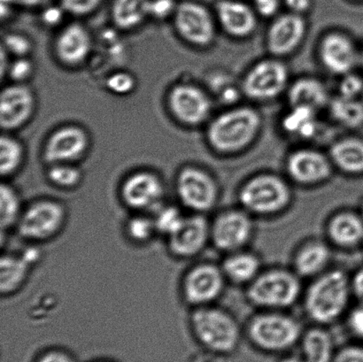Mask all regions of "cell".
<instances>
[{
	"instance_id": "cell-37",
	"label": "cell",
	"mask_w": 363,
	"mask_h": 362,
	"mask_svg": "<svg viewBox=\"0 0 363 362\" xmlns=\"http://www.w3.org/2000/svg\"><path fill=\"white\" fill-rule=\"evenodd\" d=\"M185 215L176 205H163L154 215L156 229L158 234L168 237L179 228L184 222Z\"/></svg>"
},
{
	"instance_id": "cell-54",
	"label": "cell",
	"mask_w": 363,
	"mask_h": 362,
	"mask_svg": "<svg viewBox=\"0 0 363 362\" xmlns=\"http://www.w3.org/2000/svg\"><path fill=\"white\" fill-rule=\"evenodd\" d=\"M362 64H363V53H362Z\"/></svg>"
},
{
	"instance_id": "cell-12",
	"label": "cell",
	"mask_w": 363,
	"mask_h": 362,
	"mask_svg": "<svg viewBox=\"0 0 363 362\" xmlns=\"http://www.w3.org/2000/svg\"><path fill=\"white\" fill-rule=\"evenodd\" d=\"M288 83V70L282 62L267 60L256 64L243 81V91L255 101H269L284 90Z\"/></svg>"
},
{
	"instance_id": "cell-25",
	"label": "cell",
	"mask_w": 363,
	"mask_h": 362,
	"mask_svg": "<svg viewBox=\"0 0 363 362\" xmlns=\"http://www.w3.org/2000/svg\"><path fill=\"white\" fill-rule=\"evenodd\" d=\"M217 16L228 33L233 37H247L255 30L254 11L238 0H220L216 6Z\"/></svg>"
},
{
	"instance_id": "cell-18",
	"label": "cell",
	"mask_w": 363,
	"mask_h": 362,
	"mask_svg": "<svg viewBox=\"0 0 363 362\" xmlns=\"http://www.w3.org/2000/svg\"><path fill=\"white\" fill-rule=\"evenodd\" d=\"M35 108L34 95L23 84L3 89L0 96V125L5 130H16L30 118Z\"/></svg>"
},
{
	"instance_id": "cell-14",
	"label": "cell",
	"mask_w": 363,
	"mask_h": 362,
	"mask_svg": "<svg viewBox=\"0 0 363 362\" xmlns=\"http://www.w3.org/2000/svg\"><path fill=\"white\" fill-rule=\"evenodd\" d=\"M177 32L192 45L211 44L216 35L215 24L208 10L201 4L184 1L179 4L174 14Z\"/></svg>"
},
{
	"instance_id": "cell-15",
	"label": "cell",
	"mask_w": 363,
	"mask_h": 362,
	"mask_svg": "<svg viewBox=\"0 0 363 362\" xmlns=\"http://www.w3.org/2000/svg\"><path fill=\"white\" fill-rule=\"evenodd\" d=\"M168 102L172 115L186 125L195 126L205 122L211 111L208 95L192 84L176 85L169 92Z\"/></svg>"
},
{
	"instance_id": "cell-45",
	"label": "cell",
	"mask_w": 363,
	"mask_h": 362,
	"mask_svg": "<svg viewBox=\"0 0 363 362\" xmlns=\"http://www.w3.org/2000/svg\"><path fill=\"white\" fill-rule=\"evenodd\" d=\"M333 362H363V346H348L335 353Z\"/></svg>"
},
{
	"instance_id": "cell-34",
	"label": "cell",
	"mask_w": 363,
	"mask_h": 362,
	"mask_svg": "<svg viewBox=\"0 0 363 362\" xmlns=\"http://www.w3.org/2000/svg\"><path fill=\"white\" fill-rule=\"evenodd\" d=\"M24 151L20 142L3 135L0 140V173L3 177L13 175L23 161Z\"/></svg>"
},
{
	"instance_id": "cell-19",
	"label": "cell",
	"mask_w": 363,
	"mask_h": 362,
	"mask_svg": "<svg viewBox=\"0 0 363 362\" xmlns=\"http://www.w3.org/2000/svg\"><path fill=\"white\" fill-rule=\"evenodd\" d=\"M306 32V23L300 14L281 16L270 26L267 44L275 55H286L301 44Z\"/></svg>"
},
{
	"instance_id": "cell-44",
	"label": "cell",
	"mask_w": 363,
	"mask_h": 362,
	"mask_svg": "<svg viewBox=\"0 0 363 362\" xmlns=\"http://www.w3.org/2000/svg\"><path fill=\"white\" fill-rule=\"evenodd\" d=\"M347 328L352 334L363 339V302L358 304L347 313Z\"/></svg>"
},
{
	"instance_id": "cell-28",
	"label": "cell",
	"mask_w": 363,
	"mask_h": 362,
	"mask_svg": "<svg viewBox=\"0 0 363 362\" xmlns=\"http://www.w3.org/2000/svg\"><path fill=\"white\" fill-rule=\"evenodd\" d=\"M330 159L341 171L348 175H363V141L346 138L330 148Z\"/></svg>"
},
{
	"instance_id": "cell-53",
	"label": "cell",
	"mask_w": 363,
	"mask_h": 362,
	"mask_svg": "<svg viewBox=\"0 0 363 362\" xmlns=\"http://www.w3.org/2000/svg\"><path fill=\"white\" fill-rule=\"evenodd\" d=\"M359 213H360V214L362 215V216L363 217V198L361 201L360 208H359Z\"/></svg>"
},
{
	"instance_id": "cell-32",
	"label": "cell",
	"mask_w": 363,
	"mask_h": 362,
	"mask_svg": "<svg viewBox=\"0 0 363 362\" xmlns=\"http://www.w3.org/2000/svg\"><path fill=\"white\" fill-rule=\"evenodd\" d=\"M330 115L336 122L347 128H358L363 124V102L360 98L339 95L330 102Z\"/></svg>"
},
{
	"instance_id": "cell-24",
	"label": "cell",
	"mask_w": 363,
	"mask_h": 362,
	"mask_svg": "<svg viewBox=\"0 0 363 362\" xmlns=\"http://www.w3.org/2000/svg\"><path fill=\"white\" fill-rule=\"evenodd\" d=\"M320 56L330 72L339 74L350 73L358 57L354 43L340 33L329 34L323 38Z\"/></svg>"
},
{
	"instance_id": "cell-27",
	"label": "cell",
	"mask_w": 363,
	"mask_h": 362,
	"mask_svg": "<svg viewBox=\"0 0 363 362\" xmlns=\"http://www.w3.org/2000/svg\"><path fill=\"white\" fill-rule=\"evenodd\" d=\"M328 92L321 81L304 77L294 81L288 92L291 106H305L318 111L328 103Z\"/></svg>"
},
{
	"instance_id": "cell-30",
	"label": "cell",
	"mask_w": 363,
	"mask_h": 362,
	"mask_svg": "<svg viewBox=\"0 0 363 362\" xmlns=\"http://www.w3.org/2000/svg\"><path fill=\"white\" fill-rule=\"evenodd\" d=\"M150 0H113L111 16L121 30H133L149 16Z\"/></svg>"
},
{
	"instance_id": "cell-39",
	"label": "cell",
	"mask_w": 363,
	"mask_h": 362,
	"mask_svg": "<svg viewBox=\"0 0 363 362\" xmlns=\"http://www.w3.org/2000/svg\"><path fill=\"white\" fill-rule=\"evenodd\" d=\"M106 86L113 94L125 95L130 94L136 86L135 78L130 74L124 72H116L109 77L106 81Z\"/></svg>"
},
{
	"instance_id": "cell-8",
	"label": "cell",
	"mask_w": 363,
	"mask_h": 362,
	"mask_svg": "<svg viewBox=\"0 0 363 362\" xmlns=\"http://www.w3.org/2000/svg\"><path fill=\"white\" fill-rule=\"evenodd\" d=\"M176 193L182 205L194 214L204 215L216 207L219 188L208 172L185 166L176 179Z\"/></svg>"
},
{
	"instance_id": "cell-7",
	"label": "cell",
	"mask_w": 363,
	"mask_h": 362,
	"mask_svg": "<svg viewBox=\"0 0 363 362\" xmlns=\"http://www.w3.org/2000/svg\"><path fill=\"white\" fill-rule=\"evenodd\" d=\"M67 213L62 202L38 198L23 208L16 229L21 239L45 243L55 239L66 225Z\"/></svg>"
},
{
	"instance_id": "cell-51",
	"label": "cell",
	"mask_w": 363,
	"mask_h": 362,
	"mask_svg": "<svg viewBox=\"0 0 363 362\" xmlns=\"http://www.w3.org/2000/svg\"><path fill=\"white\" fill-rule=\"evenodd\" d=\"M51 1L52 0H1V3L6 4V5H17L27 7V9L45 6Z\"/></svg>"
},
{
	"instance_id": "cell-1",
	"label": "cell",
	"mask_w": 363,
	"mask_h": 362,
	"mask_svg": "<svg viewBox=\"0 0 363 362\" xmlns=\"http://www.w3.org/2000/svg\"><path fill=\"white\" fill-rule=\"evenodd\" d=\"M352 296L351 278L347 273L329 268L313 278L306 290L305 313L318 325L333 324L346 313Z\"/></svg>"
},
{
	"instance_id": "cell-23",
	"label": "cell",
	"mask_w": 363,
	"mask_h": 362,
	"mask_svg": "<svg viewBox=\"0 0 363 362\" xmlns=\"http://www.w3.org/2000/svg\"><path fill=\"white\" fill-rule=\"evenodd\" d=\"M332 249L321 239L306 241L295 251L293 269L301 278H315L328 271Z\"/></svg>"
},
{
	"instance_id": "cell-16",
	"label": "cell",
	"mask_w": 363,
	"mask_h": 362,
	"mask_svg": "<svg viewBox=\"0 0 363 362\" xmlns=\"http://www.w3.org/2000/svg\"><path fill=\"white\" fill-rule=\"evenodd\" d=\"M88 145V135L82 128L62 127L46 141L43 157L49 165L73 163L84 155Z\"/></svg>"
},
{
	"instance_id": "cell-17",
	"label": "cell",
	"mask_w": 363,
	"mask_h": 362,
	"mask_svg": "<svg viewBox=\"0 0 363 362\" xmlns=\"http://www.w3.org/2000/svg\"><path fill=\"white\" fill-rule=\"evenodd\" d=\"M288 175L294 182L303 186H314L325 182L332 176L330 159L318 151L298 150L287 159Z\"/></svg>"
},
{
	"instance_id": "cell-46",
	"label": "cell",
	"mask_w": 363,
	"mask_h": 362,
	"mask_svg": "<svg viewBox=\"0 0 363 362\" xmlns=\"http://www.w3.org/2000/svg\"><path fill=\"white\" fill-rule=\"evenodd\" d=\"M255 10L264 17L274 16L279 9V0H254Z\"/></svg>"
},
{
	"instance_id": "cell-43",
	"label": "cell",
	"mask_w": 363,
	"mask_h": 362,
	"mask_svg": "<svg viewBox=\"0 0 363 362\" xmlns=\"http://www.w3.org/2000/svg\"><path fill=\"white\" fill-rule=\"evenodd\" d=\"M177 7L175 0H150L149 16L157 20H165L175 14Z\"/></svg>"
},
{
	"instance_id": "cell-29",
	"label": "cell",
	"mask_w": 363,
	"mask_h": 362,
	"mask_svg": "<svg viewBox=\"0 0 363 362\" xmlns=\"http://www.w3.org/2000/svg\"><path fill=\"white\" fill-rule=\"evenodd\" d=\"M303 357L308 362H333L334 342L330 333L318 325L303 332L301 339Z\"/></svg>"
},
{
	"instance_id": "cell-21",
	"label": "cell",
	"mask_w": 363,
	"mask_h": 362,
	"mask_svg": "<svg viewBox=\"0 0 363 362\" xmlns=\"http://www.w3.org/2000/svg\"><path fill=\"white\" fill-rule=\"evenodd\" d=\"M90 33L83 25L72 23L60 32L55 51L57 58L67 66H77L86 60L91 51Z\"/></svg>"
},
{
	"instance_id": "cell-6",
	"label": "cell",
	"mask_w": 363,
	"mask_h": 362,
	"mask_svg": "<svg viewBox=\"0 0 363 362\" xmlns=\"http://www.w3.org/2000/svg\"><path fill=\"white\" fill-rule=\"evenodd\" d=\"M261 118L255 110L238 108L222 113L208 129V140L215 150L234 152L242 150L257 135Z\"/></svg>"
},
{
	"instance_id": "cell-49",
	"label": "cell",
	"mask_w": 363,
	"mask_h": 362,
	"mask_svg": "<svg viewBox=\"0 0 363 362\" xmlns=\"http://www.w3.org/2000/svg\"><path fill=\"white\" fill-rule=\"evenodd\" d=\"M352 293L358 301L363 302V268L358 269L351 278Z\"/></svg>"
},
{
	"instance_id": "cell-26",
	"label": "cell",
	"mask_w": 363,
	"mask_h": 362,
	"mask_svg": "<svg viewBox=\"0 0 363 362\" xmlns=\"http://www.w3.org/2000/svg\"><path fill=\"white\" fill-rule=\"evenodd\" d=\"M220 268L227 281L238 285H250L262 271L261 259L245 249L227 254Z\"/></svg>"
},
{
	"instance_id": "cell-22",
	"label": "cell",
	"mask_w": 363,
	"mask_h": 362,
	"mask_svg": "<svg viewBox=\"0 0 363 362\" xmlns=\"http://www.w3.org/2000/svg\"><path fill=\"white\" fill-rule=\"evenodd\" d=\"M326 234L333 246L354 249L363 244V217L359 211L337 212L327 222Z\"/></svg>"
},
{
	"instance_id": "cell-52",
	"label": "cell",
	"mask_w": 363,
	"mask_h": 362,
	"mask_svg": "<svg viewBox=\"0 0 363 362\" xmlns=\"http://www.w3.org/2000/svg\"><path fill=\"white\" fill-rule=\"evenodd\" d=\"M279 362H308L304 359V357H298L296 356H287L286 358H283Z\"/></svg>"
},
{
	"instance_id": "cell-5",
	"label": "cell",
	"mask_w": 363,
	"mask_h": 362,
	"mask_svg": "<svg viewBox=\"0 0 363 362\" xmlns=\"http://www.w3.org/2000/svg\"><path fill=\"white\" fill-rule=\"evenodd\" d=\"M241 208L252 215L273 216L286 211L293 201L289 184L280 176L262 174L248 179L238 191Z\"/></svg>"
},
{
	"instance_id": "cell-13",
	"label": "cell",
	"mask_w": 363,
	"mask_h": 362,
	"mask_svg": "<svg viewBox=\"0 0 363 362\" xmlns=\"http://www.w3.org/2000/svg\"><path fill=\"white\" fill-rule=\"evenodd\" d=\"M166 239L167 246L173 256L194 258L211 241L210 222L204 215L191 213V215H185L179 228Z\"/></svg>"
},
{
	"instance_id": "cell-41",
	"label": "cell",
	"mask_w": 363,
	"mask_h": 362,
	"mask_svg": "<svg viewBox=\"0 0 363 362\" xmlns=\"http://www.w3.org/2000/svg\"><path fill=\"white\" fill-rule=\"evenodd\" d=\"M32 72H33V65L30 60H28L26 57H23V58H17L11 63L6 73L9 74L11 79L16 81V84H23L30 77Z\"/></svg>"
},
{
	"instance_id": "cell-48",
	"label": "cell",
	"mask_w": 363,
	"mask_h": 362,
	"mask_svg": "<svg viewBox=\"0 0 363 362\" xmlns=\"http://www.w3.org/2000/svg\"><path fill=\"white\" fill-rule=\"evenodd\" d=\"M64 12L65 11L62 9V6H49L43 13V21L49 26L57 25L62 21Z\"/></svg>"
},
{
	"instance_id": "cell-3",
	"label": "cell",
	"mask_w": 363,
	"mask_h": 362,
	"mask_svg": "<svg viewBox=\"0 0 363 362\" xmlns=\"http://www.w3.org/2000/svg\"><path fill=\"white\" fill-rule=\"evenodd\" d=\"M301 279L294 269L274 268L262 271L247 285V300L261 310H286L301 296Z\"/></svg>"
},
{
	"instance_id": "cell-42",
	"label": "cell",
	"mask_w": 363,
	"mask_h": 362,
	"mask_svg": "<svg viewBox=\"0 0 363 362\" xmlns=\"http://www.w3.org/2000/svg\"><path fill=\"white\" fill-rule=\"evenodd\" d=\"M363 91V79L358 74H345L340 84V95L344 97L359 98Z\"/></svg>"
},
{
	"instance_id": "cell-10",
	"label": "cell",
	"mask_w": 363,
	"mask_h": 362,
	"mask_svg": "<svg viewBox=\"0 0 363 362\" xmlns=\"http://www.w3.org/2000/svg\"><path fill=\"white\" fill-rule=\"evenodd\" d=\"M227 279L220 266L213 262H201L185 273L181 292L190 306H209L222 295Z\"/></svg>"
},
{
	"instance_id": "cell-2",
	"label": "cell",
	"mask_w": 363,
	"mask_h": 362,
	"mask_svg": "<svg viewBox=\"0 0 363 362\" xmlns=\"http://www.w3.org/2000/svg\"><path fill=\"white\" fill-rule=\"evenodd\" d=\"M190 326L196 339L210 352L226 356L240 346V326L233 315L222 308L213 305L194 308Z\"/></svg>"
},
{
	"instance_id": "cell-9",
	"label": "cell",
	"mask_w": 363,
	"mask_h": 362,
	"mask_svg": "<svg viewBox=\"0 0 363 362\" xmlns=\"http://www.w3.org/2000/svg\"><path fill=\"white\" fill-rule=\"evenodd\" d=\"M254 234L252 215L243 208L220 212L210 222L211 242L226 254L245 249Z\"/></svg>"
},
{
	"instance_id": "cell-4",
	"label": "cell",
	"mask_w": 363,
	"mask_h": 362,
	"mask_svg": "<svg viewBox=\"0 0 363 362\" xmlns=\"http://www.w3.org/2000/svg\"><path fill=\"white\" fill-rule=\"evenodd\" d=\"M247 333L252 345L268 353H282L301 341V325L284 311L262 310L248 322Z\"/></svg>"
},
{
	"instance_id": "cell-47",
	"label": "cell",
	"mask_w": 363,
	"mask_h": 362,
	"mask_svg": "<svg viewBox=\"0 0 363 362\" xmlns=\"http://www.w3.org/2000/svg\"><path fill=\"white\" fill-rule=\"evenodd\" d=\"M38 362H77V361L64 351L50 350L39 357Z\"/></svg>"
},
{
	"instance_id": "cell-50",
	"label": "cell",
	"mask_w": 363,
	"mask_h": 362,
	"mask_svg": "<svg viewBox=\"0 0 363 362\" xmlns=\"http://www.w3.org/2000/svg\"><path fill=\"white\" fill-rule=\"evenodd\" d=\"M284 3L291 13L300 14V16L307 12L311 6V0H284Z\"/></svg>"
},
{
	"instance_id": "cell-20",
	"label": "cell",
	"mask_w": 363,
	"mask_h": 362,
	"mask_svg": "<svg viewBox=\"0 0 363 362\" xmlns=\"http://www.w3.org/2000/svg\"><path fill=\"white\" fill-rule=\"evenodd\" d=\"M38 251L28 249L23 254H2L0 261V293L11 296L26 283L32 267L37 264Z\"/></svg>"
},
{
	"instance_id": "cell-40",
	"label": "cell",
	"mask_w": 363,
	"mask_h": 362,
	"mask_svg": "<svg viewBox=\"0 0 363 362\" xmlns=\"http://www.w3.org/2000/svg\"><path fill=\"white\" fill-rule=\"evenodd\" d=\"M60 2L66 13L84 16L94 13L101 6L102 0H60Z\"/></svg>"
},
{
	"instance_id": "cell-33",
	"label": "cell",
	"mask_w": 363,
	"mask_h": 362,
	"mask_svg": "<svg viewBox=\"0 0 363 362\" xmlns=\"http://www.w3.org/2000/svg\"><path fill=\"white\" fill-rule=\"evenodd\" d=\"M18 191L9 183L0 186V226L1 232L16 228L23 211Z\"/></svg>"
},
{
	"instance_id": "cell-35",
	"label": "cell",
	"mask_w": 363,
	"mask_h": 362,
	"mask_svg": "<svg viewBox=\"0 0 363 362\" xmlns=\"http://www.w3.org/2000/svg\"><path fill=\"white\" fill-rule=\"evenodd\" d=\"M125 234L130 241L135 244H143L150 242L156 234L154 216L145 213H134L125 225Z\"/></svg>"
},
{
	"instance_id": "cell-11",
	"label": "cell",
	"mask_w": 363,
	"mask_h": 362,
	"mask_svg": "<svg viewBox=\"0 0 363 362\" xmlns=\"http://www.w3.org/2000/svg\"><path fill=\"white\" fill-rule=\"evenodd\" d=\"M119 193L123 204L134 213H155L164 205V183L161 177L147 170L128 176L121 186Z\"/></svg>"
},
{
	"instance_id": "cell-36",
	"label": "cell",
	"mask_w": 363,
	"mask_h": 362,
	"mask_svg": "<svg viewBox=\"0 0 363 362\" xmlns=\"http://www.w3.org/2000/svg\"><path fill=\"white\" fill-rule=\"evenodd\" d=\"M48 179L52 186L63 190H71L79 186L83 175L72 163H58L50 165Z\"/></svg>"
},
{
	"instance_id": "cell-31",
	"label": "cell",
	"mask_w": 363,
	"mask_h": 362,
	"mask_svg": "<svg viewBox=\"0 0 363 362\" xmlns=\"http://www.w3.org/2000/svg\"><path fill=\"white\" fill-rule=\"evenodd\" d=\"M314 109L305 106H291L284 115L282 126L286 133L298 138H311L318 130V116Z\"/></svg>"
},
{
	"instance_id": "cell-38",
	"label": "cell",
	"mask_w": 363,
	"mask_h": 362,
	"mask_svg": "<svg viewBox=\"0 0 363 362\" xmlns=\"http://www.w3.org/2000/svg\"><path fill=\"white\" fill-rule=\"evenodd\" d=\"M2 47L17 58H23L31 52L32 45L30 39L23 35L9 33L4 35Z\"/></svg>"
}]
</instances>
